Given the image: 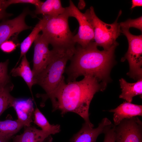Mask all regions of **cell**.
Listing matches in <instances>:
<instances>
[{"label": "cell", "mask_w": 142, "mask_h": 142, "mask_svg": "<svg viewBox=\"0 0 142 142\" xmlns=\"http://www.w3.org/2000/svg\"><path fill=\"white\" fill-rule=\"evenodd\" d=\"M106 86L95 77L91 75L84 76L79 81L60 84L50 100L53 111L59 110L62 115L69 112L78 114L85 123L93 128L89 119V106L94 95L103 91Z\"/></svg>", "instance_id": "1"}, {"label": "cell", "mask_w": 142, "mask_h": 142, "mask_svg": "<svg viewBox=\"0 0 142 142\" xmlns=\"http://www.w3.org/2000/svg\"><path fill=\"white\" fill-rule=\"evenodd\" d=\"M118 45L113 46L109 50L100 51L94 41L86 47L78 44L70 64L65 69L67 83L76 80L81 76H93L107 85L110 73L114 61V52Z\"/></svg>", "instance_id": "2"}, {"label": "cell", "mask_w": 142, "mask_h": 142, "mask_svg": "<svg viewBox=\"0 0 142 142\" xmlns=\"http://www.w3.org/2000/svg\"><path fill=\"white\" fill-rule=\"evenodd\" d=\"M75 46L53 48L49 62L43 71L35 77L36 84L41 86L45 92L38 96L42 99L43 103L50 99L62 82L67 63L74 54Z\"/></svg>", "instance_id": "3"}, {"label": "cell", "mask_w": 142, "mask_h": 142, "mask_svg": "<svg viewBox=\"0 0 142 142\" xmlns=\"http://www.w3.org/2000/svg\"><path fill=\"white\" fill-rule=\"evenodd\" d=\"M69 18L64 11L56 17L43 16L40 19L42 34L53 48L75 46L73 40L74 35L69 25Z\"/></svg>", "instance_id": "4"}, {"label": "cell", "mask_w": 142, "mask_h": 142, "mask_svg": "<svg viewBox=\"0 0 142 142\" xmlns=\"http://www.w3.org/2000/svg\"><path fill=\"white\" fill-rule=\"evenodd\" d=\"M93 27L94 40L97 46L102 47L104 50H109L113 46L118 45L116 40L121 33L118 19L122 13L120 10L115 21L109 24L101 21L97 16L93 7L91 6L85 13Z\"/></svg>", "instance_id": "5"}, {"label": "cell", "mask_w": 142, "mask_h": 142, "mask_svg": "<svg viewBox=\"0 0 142 142\" xmlns=\"http://www.w3.org/2000/svg\"><path fill=\"white\" fill-rule=\"evenodd\" d=\"M121 33L126 37L128 43V50L121 62L127 60L129 66L127 75L134 80H138L142 77V35L132 34L129 29H121Z\"/></svg>", "instance_id": "6"}, {"label": "cell", "mask_w": 142, "mask_h": 142, "mask_svg": "<svg viewBox=\"0 0 142 142\" xmlns=\"http://www.w3.org/2000/svg\"><path fill=\"white\" fill-rule=\"evenodd\" d=\"M65 8V12L69 17L75 18L79 24L78 32L73 37V42L85 47L94 40V31L91 23L85 13L81 12L72 0H69V6Z\"/></svg>", "instance_id": "7"}, {"label": "cell", "mask_w": 142, "mask_h": 142, "mask_svg": "<svg viewBox=\"0 0 142 142\" xmlns=\"http://www.w3.org/2000/svg\"><path fill=\"white\" fill-rule=\"evenodd\" d=\"M115 142H142V122L138 116L124 119L114 125Z\"/></svg>", "instance_id": "8"}, {"label": "cell", "mask_w": 142, "mask_h": 142, "mask_svg": "<svg viewBox=\"0 0 142 142\" xmlns=\"http://www.w3.org/2000/svg\"><path fill=\"white\" fill-rule=\"evenodd\" d=\"M34 49L32 70L34 77L41 72L48 64L51 51L48 48V43L42 35L39 34L34 42Z\"/></svg>", "instance_id": "9"}, {"label": "cell", "mask_w": 142, "mask_h": 142, "mask_svg": "<svg viewBox=\"0 0 142 142\" xmlns=\"http://www.w3.org/2000/svg\"><path fill=\"white\" fill-rule=\"evenodd\" d=\"M28 13L26 10L15 18L0 23V46L15 34L31 28L25 22L26 17Z\"/></svg>", "instance_id": "10"}, {"label": "cell", "mask_w": 142, "mask_h": 142, "mask_svg": "<svg viewBox=\"0 0 142 142\" xmlns=\"http://www.w3.org/2000/svg\"><path fill=\"white\" fill-rule=\"evenodd\" d=\"M113 125L106 118L103 119L98 126L95 128L84 123L81 129L74 136L71 142H96L99 135L104 133Z\"/></svg>", "instance_id": "11"}, {"label": "cell", "mask_w": 142, "mask_h": 142, "mask_svg": "<svg viewBox=\"0 0 142 142\" xmlns=\"http://www.w3.org/2000/svg\"><path fill=\"white\" fill-rule=\"evenodd\" d=\"M33 101L31 98H15L13 101L12 107L16 112L17 119L24 127L31 126L33 122L35 110Z\"/></svg>", "instance_id": "12"}, {"label": "cell", "mask_w": 142, "mask_h": 142, "mask_svg": "<svg viewBox=\"0 0 142 142\" xmlns=\"http://www.w3.org/2000/svg\"><path fill=\"white\" fill-rule=\"evenodd\" d=\"M109 111L114 113V125H116L124 119L138 116H142V105L125 101L116 108Z\"/></svg>", "instance_id": "13"}, {"label": "cell", "mask_w": 142, "mask_h": 142, "mask_svg": "<svg viewBox=\"0 0 142 142\" xmlns=\"http://www.w3.org/2000/svg\"><path fill=\"white\" fill-rule=\"evenodd\" d=\"M24 127L23 133L13 137L12 142H44L51 135L31 125Z\"/></svg>", "instance_id": "14"}, {"label": "cell", "mask_w": 142, "mask_h": 142, "mask_svg": "<svg viewBox=\"0 0 142 142\" xmlns=\"http://www.w3.org/2000/svg\"><path fill=\"white\" fill-rule=\"evenodd\" d=\"M13 76L21 77L28 85L31 94L32 99L34 100L32 91V86L36 84V82L33 72L30 68L29 62L26 55L22 57L20 64L17 67H14L11 71Z\"/></svg>", "instance_id": "15"}, {"label": "cell", "mask_w": 142, "mask_h": 142, "mask_svg": "<svg viewBox=\"0 0 142 142\" xmlns=\"http://www.w3.org/2000/svg\"><path fill=\"white\" fill-rule=\"evenodd\" d=\"M121 93L119 98L130 103L132 102L133 98L136 95H142V78L138 79L136 82L130 83L127 82L121 78L119 80Z\"/></svg>", "instance_id": "16"}, {"label": "cell", "mask_w": 142, "mask_h": 142, "mask_svg": "<svg viewBox=\"0 0 142 142\" xmlns=\"http://www.w3.org/2000/svg\"><path fill=\"white\" fill-rule=\"evenodd\" d=\"M65 10L60 0H47L36 7L35 12L36 14L55 17L63 13Z\"/></svg>", "instance_id": "17"}, {"label": "cell", "mask_w": 142, "mask_h": 142, "mask_svg": "<svg viewBox=\"0 0 142 142\" xmlns=\"http://www.w3.org/2000/svg\"><path fill=\"white\" fill-rule=\"evenodd\" d=\"M23 127L17 119H7L4 121L0 120V138L9 141Z\"/></svg>", "instance_id": "18"}, {"label": "cell", "mask_w": 142, "mask_h": 142, "mask_svg": "<svg viewBox=\"0 0 142 142\" xmlns=\"http://www.w3.org/2000/svg\"><path fill=\"white\" fill-rule=\"evenodd\" d=\"M35 109L33 118V122L44 131L54 134L60 130V126L58 124H50L46 118L37 106Z\"/></svg>", "instance_id": "19"}, {"label": "cell", "mask_w": 142, "mask_h": 142, "mask_svg": "<svg viewBox=\"0 0 142 142\" xmlns=\"http://www.w3.org/2000/svg\"><path fill=\"white\" fill-rule=\"evenodd\" d=\"M14 85L9 83L4 87L0 88V116L9 108L12 106L15 98L10 94Z\"/></svg>", "instance_id": "20"}, {"label": "cell", "mask_w": 142, "mask_h": 142, "mask_svg": "<svg viewBox=\"0 0 142 142\" xmlns=\"http://www.w3.org/2000/svg\"><path fill=\"white\" fill-rule=\"evenodd\" d=\"M42 23L40 20L36 25L32 32L21 43L20 45V55L18 61L16 66L17 65L21 58L28 52L33 42H34L37 35L42 29Z\"/></svg>", "instance_id": "21"}, {"label": "cell", "mask_w": 142, "mask_h": 142, "mask_svg": "<svg viewBox=\"0 0 142 142\" xmlns=\"http://www.w3.org/2000/svg\"><path fill=\"white\" fill-rule=\"evenodd\" d=\"M9 60L0 62V88L4 87L10 83V77L8 74Z\"/></svg>", "instance_id": "22"}, {"label": "cell", "mask_w": 142, "mask_h": 142, "mask_svg": "<svg viewBox=\"0 0 142 142\" xmlns=\"http://www.w3.org/2000/svg\"><path fill=\"white\" fill-rule=\"evenodd\" d=\"M121 29H129L134 27L142 31V16L134 19H129L124 22L119 23Z\"/></svg>", "instance_id": "23"}, {"label": "cell", "mask_w": 142, "mask_h": 142, "mask_svg": "<svg viewBox=\"0 0 142 142\" xmlns=\"http://www.w3.org/2000/svg\"><path fill=\"white\" fill-rule=\"evenodd\" d=\"M17 45L13 41L7 40L3 42L0 46V49L3 52L10 53L13 52Z\"/></svg>", "instance_id": "24"}, {"label": "cell", "mask_w": 142, "mask_h": 142, "mask_svg": "<svg viewBox=\"0 0 142 142\" xmlns=\"http://www.w3.org/2000/svg\"><path fill=\"white\" fill-rule=\"evenodd\" d=\"M7 6L9 5L18 3H28L33 4L36 7L39 6L42 2L38 0H5Z\"/></svg>", "instance_id": "25"}, {"label": "cell", "mask_w": 142, "mask_h": 142, "mask_svg": "<svg viewBox=\"0 0 142 142\" xmlns=\"http://www.w3.org/2000/svg\"><path fill=\"white\" fill-rule=\"evenodd\" d=\"M114 128V125L113 124L104 133V138L103 142H115Z\"/></svg>", "instance_id": "26"}, {"label": "cell", "mask_w": 142, "mask_h": 142, "mask_svg": "<svg viewBox=\"0 0 142 142\" xmlns=\"http://www.w3.org/2000/svg\"><path fill=\"white\" fill-rule=\"evenodd\" d=\"M7 7L3 0H0V20L4 19L12 15L8 13L6 11Z\"/></svg>", "instance_id": "27"}, {"label": "cell", "mask_w": 142, "mask_h": 142, "mask_svg": "<svg viewBox=\"0 0 142 142\" xmlns=\"http://www.w3.org/2000/svg\"><path fill=\"white\" fill-rule=\"evenodd\" d=\"M132 6L131 9H132L136 7L142 6V1L141 0H132Z\"/></svg>", "instance_id": "28"}, {"label": "cell", "mask_w": 142, "mask_h": 142, "mask_svg": "<svg viewBox=\"0 0 142 142\" xmlns=\"http://www.w3.org/2000/svg\"><path fill=\"white\" fill-rule=\"evenodd\" d=\"M85 5V3L84 0H80L78 3L77 8L79 10H82L84 8Z\"/></svg>", "instance_id": "29"}, {"label": "cell", "mask_w": 142, "mask_h": 142, "mask_svg": "<svg viewBox=\"0 0 142 142\" xmlns=\"http://www.w3.org/2000/svg\"><path fill=\"white\" fill-rule=\"evenodd\" d=\"M9 141L5 140L0 138V142H9Z\"/></svg>", "instance_id": "30"}]
</instances>
